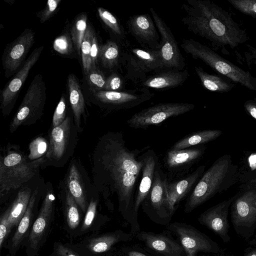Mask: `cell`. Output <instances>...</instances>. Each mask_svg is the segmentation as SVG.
Here are the masks:
<instances>
[{
    "mask_svg": "<svg viewBox=\"0 0 256 256\" xmlns=\"http://www.w3.org/2000/svg\"><path fill=\"white\" fill-rule=\"evenodd\" d=\"M61 0H48L45 8L36 14L40 23L48 20L56 12Z\"/></svg>",
    "mask_w": 256,
    "mask_h": 256,
    "instance_id": "7bdbcfd3",
    "label": "cell"
},
{
    "mask_svg": "<svg viewBox=\"0 0 256 256\" xmlns=\"http://www.w3.org/2000/svg\"><path fill=\"white\" fill-rule=\"evenodd\" d=\"M34 34L32 29L26 28L6 46L2 57L6 78L14 76L22 66L26 57L34 42Z\"/></svg>",
    "mask_w": 256,
    "mask_h": 256,
    "instance_id": "7c38bea8",
    "label": "cell"
},
{
    "mask_svg": "<svg viewBox=\"0 0 256 256\" xmlns=\"http://www.w3.org/2000/svg\"><path fill=\"white\" fill-rule=\"evenodd\" d=\"M230 163V158L223 156L205 172L188 198L185 212H191L216 193L226 176Z\"/></svg>",
    "mask_w": 256,
    "mask_h": 256,
    "instance_id": "8992f818",
    "label": "cell"
},
{
    "mask_svg": "<svg viewBox=\"0 0 256 256\" xmlns=\"http://www.w3.org/2000/svg\"><path fill=\"white\" fill-rule=\"evenodd\" d=\"M125 78L118 72H112L107 77L104 90L112 92L122 91L124 89Z\"/></svg>",
    "mask_w": 256,
    "mask_h": 256,
    "instance_id": "60d3db41",
    "label": "cell"
},
{
    "mask_svg": "<svg viewBox=\"0 0 256 256\" xmlns=\"http://www.w3.org/2000/svg\"><path fill=\"white\" fill-rule=\"evenodd\" d=\"M233 7L247 16L256 18V0H227Z\"/></svg>",
    "mask_w": 256,
    "mask_h": 256,
    "instance_id": "ab89813d",
    "label": "cell"
},
{
    "mask_svg": "<svg viewBox=\"0 0 256 256\" xmlns=\"http://www.w3.org/2000/svg\"><path fill=\"white\" fill-rule=\"evenodd\" d=\"M232 199L220 202L207 210L200 214L198 222L218 235L225 241H228V212Z\"/></svg>",
    "mask_w": 256,
    "mask_h": 256,
    "instance_id": "e0dca14e",
    "label": "cell"
},
{
    "mask_svg": "<svg viewBox=\"0 0 256 256\" xmlns=\"http://www.w3.org/2000/svg\"><path fill=\"white\" fill-rule=\"evenodd\" d=\"M128 256H147L142 253L136 251H131L128 252Z\"/></svg>",
    "mask_w": 256,
    "mask_h": 256,
    "instance_id": "f907efd6",
    "label": "cell"
},
{
    "mask_svg": "<svg viewBox=\"0 0 256 256\" xmlns=\"http://www.w3.org/2000/svg\"><path fill=\"white\" fill-rule=\"evenodd\" d=\"M180 46L186 53L200 60L235 84L256 92V78L217 54L210 47L192 38L183 39Z\"/></svg>",
    "mask_w": 256,
    "mask_h": 256,
    "instance_id": "277c9868",
    "label": "cell"
},
{
    "mask_svg": "<svg viewBox=\"0 0 256 256\" xmlns=\"http://www.w3.org/2000/svg\"><path fill=\"white\" fill-rule=\"evenodd\" d=\"M178 236L186 256H196L200 252H212V241L194 228L184 224L174 223L170 226Z\"/></svg>",
    "mask_w": 256,
    "mask_h": 256,
    "instance_id": "9a60e30c",
    "label": "cell"
},
{
    "mask_svg": "<svg viewBox=\"0 0 256 256\" xmlns=\"http://www.w3.org/2000/svg\"><path fill=\"white\" fill-rule=\"evenodd\" d=\"M9 210L8 208L2 214L0 218V248H2L3 242L7 236L10 233L11 228L8 222Z\"/></svg>",
    "mask_w": 256,
    "mask_h": 256,
    "instance_id": "f6af8a7d",
    "label": "cell"
},
{
    "mask_svg": "<svg viewBox=\"0 0 256 256\" xmlns=\"http://www.w3.org/2000/svg\"><path fill=\"white\" fill-rule=\"evenodd\" d=\"M247 50L244 52L246 62L248 65L253 64L256 66V46L246 44Z\"/></svg>",
    "mask_w": 256,
    "mask_h": 256,
    "instance_id": "7dc6e473",
    "label": "cell"
},
{
    "mask_svg": "<svg viewBox=\"0 0 256 256\" xmlns=\"http://www.w3.org/2000/svg\"><path fill=\"white\" fill-rule=\"evenodd\" d=\"M95 34L92 26L90 24L88 25L80 48L81 60L83 72L84 75L91 70L90 54L92 40Z\"/></svg>",
    "mask_w": 256,
    "mask_h": 256,
    "instance_id": "e575fe53",
    "label": "cell"
},
{
    "mask_svg": "<svg viewBox=\"0 0 256 256\" xmlns=\"http://www.w3.org/2000/svg\"><path fill=\"white\" fill-rule=\"evenodd\" d=\"M64 190L66 222L70 228L74 229L78 226L80 220L78 206L66 188H64Z\"/></svg>",
    "mask_w": 256,
    "mask_h": 256,
    "instance_id": "d590c367",
    "label": "cell"
},
{
    "mask_svg": "<svg viewBox=\"0 0 256 256\" xmlns=\"http://www.w3.org/2000/svg\"><path fill=\"white\" fill-rule=\"evenodd\" d=\"M46 100V87L41 74L35 76L10 124V132L22 125L30 124L40 118Z\"/></svg>",
    "mask_w": 256,
    "mask_h": 256,
    "instance_id": "52a82bcc",
    "label": "cell"
},
{
    "mask_svg": "<svg viewBox=\"0 0 256 256\" xmlns=\"http://www.w3.org/2000/svg\"><path fill=\"white\" fill-rule=\"evenodd\" d=\"M13 147L12 150H6L0 158V198L29 182L46 161L45 156L31 161Z\"/></svg>",
    "mask_w": 256,
    "mask_h": 256,
    "instance_id": "3957f363",
    "label": "cell"
},
{
    "mask_svg": "<svg viewBox=\"0 0 256 256\" xmlns=\"http://www.w3.org/2000/svg\"><path fill=\"white\" fill-rule=\"evenodd\" d=\"M38 194V189L35 190L32 194L27 209L18 224L17 230L12 238V244L14 248L18 246L28 228L32 216L33 210Z\"/></svg>",
    "mask_w": 256,
    "mask_h": 256,
    "instance_id": "d6a6232c",
    "label": "cell"
},
{
    "mask_svg": "<svg viewBox=\"0 0 256 256\" xmlns=\"http://www.w3.org/2000/svg\"><path fill=\"white\" fill-rule=\"evenodd\" d=\"M97 202L91 198L87 208L84 220L82 225V230L88 229L92 224L96 216Z\"/></svg>",
    "mask_w": 256,
    "mask_h": 256,
    "instance_id": "ee69618b",
    "label": "cell"
},
{
    "mask_svg": "<svg viewBox=\"0 0 256 256\" xmlns=\"http://www.w3.org/2000/svg\"><path fill=\"white\" fill-rule=\"evenodd\" d=\"M244 106L247 112L256 120V99L246 101Z\"/></svg>",
    "mask_w": 256,
    "mask_h": 256,
    "instance_id": "681fc988",
    "label": "cell"
},
{
    "mask_svg": "<svg viewBox=\"0 0 256 256\" xmlns=\"http://www.w3.org/2000/svg\"><path fill=\"white\" fill-rule=\"evenodd\" d=\"M155 154L149 152L144 154V164L134 202V211L138 215L140 206L147 198L152 186L154 173L158 165Z\"/></svg>",
    "mask_w": 256,
    "mask_h": 256,
    "instance_id": "44dd1931",
    "label": "cell"
},
{
    "mask_svg": "<svg viewBox=\"0 0 256 256\" xmlns=\"http://www.w3.org/2000/svg\"><path fill=\"white\" fill-rule=\"evenodd\" d=\"M100 46L99 45L98 38L95 34L90 54L91 70L98 68V64L99 61L98 57Z\"/></svg>",
    "mask_w": 256,
    "mask_h": 256,
    "instance_id": "bcb514c9",
    "label": "cell"
},
{
    "mask_svg": "<svg viewBox=\"0 0 256 256\" xmlns=\"http://www.w3.org/2000/svg\"><path fill=\"white\" fill-rule=\"evenodd\" d=\"M254 206L256 208V192L254 194Z\"/></svg>",
    "mask_w": 256,
    "mask_h": 256,
    "instance_id": "f5cc1de1",
    "label": "cell"
},
{
    "mask_svg": "<svg viewBox=\"0 0 256 256\" xmlns=\"http://www.w3.org/2000/svg\"><path fill=\"white\" fill-rule=\"evenodd\" d=\"M84 76L89 90L92 94L104 90L107 77L98 68L90 70Z\"/></svg>",
    "mask_w": 256,
    "mask_h": 256,
    "instance_id": "8d00e7d4",
    "label": "cell"
},
{
    "mask_svg": "<svg viewBox=\"0 0 256 256\" xmlns=\"http://www.w3.org/2000/svg\"><path fill=\"white\" fill-rule=\"evenodd\" d=\"M194 69L202 85L208 90L220 93L227 92L235 86V84L230 80L218 75L210 74L200 66H196Z\"/></svg>",
    "mask_w": 256,
    "mask_h": 256,
    "instance_id": "f1b7e54d",
    "label": "cell"
},
{
    "mask_svg": "<svg viewBox=\"0 0 256 256\" xmlns=\"http://www.w3.org/2000/svg\"><path fill=\"white\" fill-rule=\"evenodd\" d=\"M48 148V143L46 140L39 136L30 143L28 147L30 153L28 157L31 161L38 160L46 154Z\"/></svg>",
    "mask_w": 256,
    "mask_h": 256,
    "instance_id": "f35d334b",
    "label": "cell"
},
{
    "mask_svg": "<svg viewBox=\"0 0 256 256\" xmlns=\"http://www.w3.org/2000/svg\"><path fill=\"white\" fill-rule=\"evenodd\" d=\"M66 188L84 212L86 209V193L84 183L76 164L70 163L66 177Z\"/></svg>",
    "mask_w": 256,
    "mask_h": 256,
    "instance_id": "d4e9b609",
    "label": "cell"
},
{
    "mask_svg": "<svg viewBox=\"0 0 256 256\" xmlns=\"http://www.w3.org/2000/svg\"><path fill=\"white\" fill-rule=\"evenodd\" d=\"M200 148H186L170 150L166 155V164L169 170H176L195 162L203 154Z\"/></svg>",
    "mask_w": 256,
    "mask_h": 256,
    "instance_id": "83f0119b",
    "label": "cell"
},
{
    "mask_svg": "<svg viewBox=\"0 0 256 256\" xmlns=\"http://www.w3.org/2000/svg\"><path fill=\"white\" fill-rule=\"evenodd\" d=\"M167 183L166 178L162 176L158 165L152 188L144 200L148 202L150 210H152L157 216L160 218H166L174 213L169 204Z\"/></svg>",
    "mask_w": 256,
    "mask_h": 256,
    "instance_id": "2e32d148",
    "label": "cell"
},
{
    "mask_svg": "<svg viewBox=\"0 0 256 256\" xmlns=\"http://www.w3.org/2000/svg\"><path fill=\"white\" fill-rule=\"evenodd\" d=\"M32 194L30 188H22L18 192L12 206L8 208V219L11 228L20 224L27 209Z\"/></svg>",
    "mask_w": 256,
    "mask_h": 256,
    "instance_id": "f546056e",
    "label": "cell"
},
{
    "mask_svg": "<svg viewBox=\"0 0 256 256\" xmlns=\"http://www.w3.org/2000/svg\"><path fill=\"white\" fill-rule=\"evenodd\" d=\"M189 76L186 69L178 70L174 69L164 70L148 76L142 82V87L156 90H166L176 88L183 84Z\"/></svg>",
    "mask_w": 256,
    "mask_h": 256,
    "instance_id": "ac0fdd59",
    "label": "cell"
},
{
    "mask_svg": "<svg viewBox=\"0 0 256 256\" xmlns=\"http://www.w3.org/2000/svg\"><path fill=\"white\" fill-rule=\"evenodd\" d=\"M73 120L68 116L62 124L51 130L45 158L54 166L64 164L76 146L78 130Z\"/></svg>",
    "mask_w": 256,
    "mask_h": 256,
    "instance_id": "ba28073f",
    "label": "cell"
},
{
    "mask_svg": "<svg viewBox=\"0 0 256 256\" xmlns=\"http://www.w3.org/2000/svg\"><path fill=\"white\" fill-rule=\"evenodd\" d=\"M56 249L58 256H79L73 250L64 246L61 244H58Z\"/></svg>",
    "mask_w": 256,
    "mask_h": 256,
    "instance_id": "c3c4849f",
    "label": "cell"
},
{
    "mask_svg": "<svg viewBox=\"0 0 256 256\" xmlns=\"http://www.w3.org/2000/svg\"><path fill=\"white\" fill-rule=\"evenodd\" d=\"M138 237L150 249L165 256H180L184 250L175 241L162 234L142 232Z\"/></svg>",
    "mask_w": 256,
    "mask_h": 256,
    "instance_id": "7402d4cb",
    "label": "cell"
},
{
    "mask_svg": "<svg viewBox=\"0 0 256 256\" xmlns=\"http://www.w3.org/2000/svg\"><path fill=\"white\" fill-rule=\"evenodd\" d=\"M205 166H201L190 175L178 182H168L166 189L169 204L174 212L176 205L191 190L194 184L203 173Z\"/></svg>",
    "mask_w": 256,
    "mask_h": 256,
    "instance_id": "603a6c76",
    "label": "cell"
},
{
    "mask_svg": "<svg viewBox=\"0 0 256 256\" xmlns=\"http://www.w3.org/2000/svg\"><path fill=\"white\" fill-rule=\"evenodd\" d=\"M140 152L127 147L122 132H108L99 139L92 156L95 186L106 198L116 195L118 210L133 234L140 230L134 211L136 188L144 164Z\"/></svg>",
    "mask_w": 256,
    "mask_h": 256,
    "instance_id": "6da1fadb",
    "label": "cell"
},
{
    "mask_svg": "<svg viewBox=\"0 0 256 256\" xmlns=\"http://www.w3.org/2000/svg\"><path fill=\"white\" fill-rule=\"evenodd\" d=\"M256 190L245 192L234 202L232 218L236 226H250L256 220V208L254 204Z\"/></svg>",
    "mask_w": 256,
    "mask_h": 256,
    "instance_id": "d6986e66",
    "label": "cell"
},
{
    "mask_svg": "<svg viewBox=\"0 0 256 256\" xmlns=\"http://www.w3.org/2000/svg\"><path fill=\"white\" fill-rule=\"evenodd\" d=\"M246 256H256V249L252 250Z\"/></svg>",
    "mask_w": 256,
    "mask_h": 256,
    "instance_id": "816d5d0a",
    "label": "cell"
},
{
    "mask_svg": "<svg viewBox=\"0 0 256 256\" xmlns=\"http://www.w3.org/2000/svg\"><path fill=\"white\" fill-rule=\"evenodd\" d=\"M252 182L256 183V178L252 180Z\"/></svg>",
    "mask_w": 256,
    "mask_h": 256,
    "instance_id": "db71d44e",
    "label": "cell"
},
{
    "mask_svg": "<svg viewBox=\"0 0 256 256\" xmlns=\"http://www.w3.org/2000/svg\"><path fill=\"white\" fill-rule=\"evenodd\" d=\"M87 21V14L86 12L80 14L74 19L70 30L71 38L76 54L80 60L81 44L88 27Z\"/></svg>",
    "mask_w": 256,
    "mask_h": 256,
    "instance_id": "836d02e7",
    "label": "cell"
},
{
    "mask_svg": "<svg viewBox=\"0 0 256 256\" xmlns=\"http://www.w3.org/2000/svg\"><path fill=\"white\" fill-rule=\"evenodd\" d=\"M150 10L160 36V51L164 70H184V58L170 28L152 8Z\"/></svg>",
    "mask_w": 256,
    "mask_h": 256,
    "instance_id": "8fae6325",
    "label": "cell"
},
{
    "mask_svg": "<svg viewBox=\"0 0 256 256\" xmlns=\"http://www.w3.org/2000/svg\"><path fill=\"white\" fill-rule=\"evenodd\" d=\"M44 48V46L35 48L20 70L12 76L2 90L0 108L4 115L8 114L12 109L30 70L38 60Z\"/></svg>",
    "mask_w": 256,
    "mask_h": 256,
    "instance_id": "4fadbf2b",
    "label": "cell"
},
{
    "mask_svg": "<svg viewBox=\"0 0 256 256\" xmlns=\"http://www.w3.org/2000/svg\"><path fill=\"white\" fill-rule=\"evenodd\" d=\"M67 88L74 123L78 132H80L82 130V116H85L86 104L78 79L73 74H70L68 76Z\"/></svg>",
    "mask_w": 256,
    "mask_h": 256,
    "instance_id": "cb8c5ba5",
    "label": "cell"
},
{
    "mask_svg": "<svg viewBox=\"0 0 256 256\" xmlns=\"http://www.w3.org/2000/svg\"><path fill=\"white\" fill-rule=\"evenodd\" d=\"M222 134V131L218 130H204L190 134L177 142L170 150H180L208 142L217 138Z\"/></svg>",
    "mask_w": 256,
    "mask_h": 256,
    "instance_id": "1f68e13d",
    "label": "cell"
},
{
    "mask_svg": "<svg viewBox=\"0 0 256 256\" xmlns=\"http://www.w3.org/2000/svg\"><path fill=\"white\" fill-rule=\"evenodd\" d=\"M194 107V104L184 102L158 104L134 114L127 120V124L130 128H146L188 112Z\"/></svg>",
    "mask_w": 256,
    "mask_h": 256,
    "instance_id": "9c48e42d",
    "label": "cell"
},
{
    "mask_svg": "<svg viewBox=\"0 0 256 256\" xmlns=\"http://www.w3.org/2000/svg\"><path fill=\"white\" fill-rule=\"evenodd\" d=\"M54 200L52 189H49L29 236V242L32 248H36L46 230L54 210Z\"/></svg>",
    "mask_w": 256,
    "mask_h": 256,
    "instance_id": "ffe728a7",
    "label": "cell"
},
{
    "mask_svg": "<svg viewBox=\"0 0 256 256\" xmlns=\"http://www.w3.org/2000/svg\"><path fill=\"white\" fill-rule=\"evenodd\" d=\"M122 48L116 42L110 40L100 46L98 60L103 68L115 72L124 66Z\"/></svg>",
    "mask_w": 256,
    "mask_h": 256,
    "instance_id": "484cf974",
    "label": "cell"
},
{
    "mask_svg": "<svg viewBox=\"0 0 256 256\" xmlns=\"http://www.w3.org/2000/svg\"><path fill=\"white\" fill-rule=\"evenodd\" d=\"M132 238L130 234L118 230L92 239L88 244V248L93 252L102 253L108 250L116 243L130 240Z\"/></svg>",
    "mask_w": 256,
    "mask_h": 256,
    "instance_id": "4dcf8cb0",
    "label": "cell"
},
{
    "mask_svg": "<svg viewBox=\"0 0 256 256\" xmlns=\"http://www.w3.org/2000/svg\"><path fill=\"white\" fill-rule=\"evenodd\" d=\"M93 96L101 106L113 110L132 108L149 100L154 94L148 88L141 86L120 92L100 90Z\"/></svg>",
    "mask_w": 256,
    "mask_h": 256,
    "instance_id": "30bf717a",
    "label": "cell"
},
{
    "mask_svg": "<svg viewBox=\"0 0 256 256\" xmlns=\"http://www.w3.org/2000/svg\"><path fill=\"white\" fill-rule=\"evenodd\" d=\"M98 16L108 31L112 40L117 42L122 48L129 46L128 34L118 19L110 12L100 7L98 8Z\"/></svg>",
    "mask_w": 256,
    "mask_h": 256,
    "instance_id": "4316f807",
    "label": "cell"
},
{
    "mask_svg": "<svg viewBox=\"0 0 256 256\" xmlns=\"http://www.w3.org/2000/svg\"><path fill=\"white\" fill-rule=\"evenodd\" d=\"M66 94L63 93L56 108L52 117V128H54L60 125L66 118Z\"/></svg>",
    "mask_w": 256,
    "mask_h": 256,
    "instance_id": "b9f144b4",
    "label": "cell"
},
{
    "mask_svg": "<svg viewBox=\"0 0 256 256\" xmlns=\"http://www.w3.org/2000/svg\"><path fill=\"white\" fill-rule=\"evenodd\" d=\"M181 21L189 31L206 40L214 50L228 54V47L236 48L248 40L245 30L232 14L209 0H186L182 6Z\"/></svg>",
    "mask_w": 256,
    "mask_h": 256,
    "instance_id": "7a4b0ae2",
    "label": "cell"
},
{
    "mask_svg": "<svg viewBox=\"0 0 256 256\" xmlns=\"http://www.w3.org/2000/svg\"><path fill=\"white\" fill-rule=\"evenodd\" d=\"M126 26L128 33L142 48L160 50V36L154 20L148 14L130 16Z\"/></svg>",
    "mask_w": 256,
    "mask_h": 256,
    "instance_id": "5bb4252c",
    "label": "cell"
},
{
    "mask_svg": "<svg viewBox=\"0 0 256 256\" xmlns=\"http://www.w3.org/2000/svg\"><path fill=\"white\" fill-rule=\"evenodd\" d=\"M124 78L140 84L150 76L164 70L160 50L127 48L124 52Z\"/></svg>",
    "mask_w": 256,
    "mask_h": 256,
    "instance_id": "5b68a950",
    "label": "cell"
},
{
    "mask_svg": "<svg viewBox=\"0 0 256 256\" xmlns=\"http://www.w3.org/2000/svg\"><path fill=\"white\" fill-rule=\"evenodd\" d=\"M52 47L56 52L62 56H72L76 50L71 38L70 31L62 33L56 38L54 41Z\"/></svg>",
    "mask_w": 256,
    "mask_h": 256,
    "instance_id": "74e56055",
    "label": "cell"
}]
</instances>
